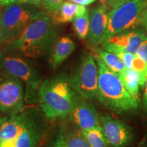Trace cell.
<instances>
[{
    "label": "cell",
    "instance_id": "1",
    "mask_svg": "<svg viewBox=\"0 0 147 147\" xmlns=\"http://www.w3.org/2000/svg\"><path fill=\"white\" fill-rule=\"evenodd\" d=\"M47 12L32 21L15 38L5 42L0 51L25 58L36 59L50 53L58 40V29Z\"/></svg>",
    "mask_w": 147,
    "mask_h": 147
},
{
    "label": "cell",
    "instance_id": "2",
    "mask_svg": "<svg viewBox=\"0 0 147 147\" xmlns=\"http://www.w3.org/2000/svg\"><path fill=\"white\" fill-rule=\"evenodd\" d=\"M94 57L98 67L99 102L117 114L136 111L139 103L127 91L118 74L110 70L97 55Z\"/></svg>",
    "mask_w": 147,
    "mask_h": 147
},
{
    "label": "cell",
    "instance_id": "3",
    "mask_svg": "<svg viewBox=\"0 0 147 147\" xmlns=\"http://www.w3.org/2000/svg\"><path fill=\"white\" fill-rule=\"evenodd\" d=\"M76 94L67 77L58 76L46 79L38 93L42 112L50 120L68 118Z\"/></svg>",
    "mask_w": 147,
    "mask_h": 147
},
{
    "label": "cell",
    "instance_id": "4",
    "mask_svg": "<svg viewBox=\"0 0 147 147\" xmlns=\"http://www.w3.org/2000/svg\"><path fill=\"white\" fill-rule=\"evenodd\" d=\"M0 74L2 77L19 79L25 86V101L34 103L38 100L42 75L34 66L21 55L0 51Z\"/></svg>",
    "mask_w": 147,
    "mask_h": 147
},
{
    "label": "cell",
    "instance_id": "5",
    "mask_svg": "<svg viewBox=\"0 0 147 147\" xmlns=\"http://www.w3.org/2000/svg\"><path fill=\"white\" fill-rule=\"evenodd\" d=\"M46 12L39 7L23 3L3 7L1 10L3 45L17 36L27 25Z\"/></svg>",
    "mask_w": 147,
    "mask_h": 147
},
{
    "label": "cell",
    "instance_id": "6",
    "mask_svg": "<svg viewBox=\"0 0 147 147\" xmlns=\"http://www.w3.org/2000/svg\"><path fill=\"white\" fill-rule=\"evenodd\" d=\"M68 80L74 91L84 98L88 100L97 98L98 67L94 55L84 52Z\"/></svg>",
    "mask_w": 147,
    "mask_h": 147
},
{
    "label": "cell",
    "instance_id": "7",
    "mask_svg": "<svg viewBox=\"0 0 147 147\" xmlns=\"http://www.w3.org/2000/svg\"><path fill=\"white\" fill-rule=\"evenodd\" d=\"M146 8L147 0H129L118 8L110 10L107 28L102 44L119 33L138 26Z\"/></svg>",
    "mask_w": 147,
    "mask_h": 147
},
{
    "label": "cell",
    "instance_id": "8",
    "mask_svg": "<svg viewBox=\"0 0 147 147\" xmlns=\"http://www.w3.org/2000/svg\"><path fill=\"white\" fill-rule=\"evenodd\" d=\"M25 101V86L19 79L3 77L0 80V113L11 117L21 113Z\"/></svg>",
    "mask_w": 147,
    "mask_h": 147
},
{
    "label": "cell",
    "instance_id": "9",
    "mask_svg": "<svg viewBox=\"0 0 147 147\" xmlns=\"http://www.w3.org/2000/svg\"><path fill=\"white\" fill-rule=\"evenodd\" d=\"M101 127L109 147H129L135 134L131 127L109 114L100 115Z\"/></svg>",
    "mask_w": 147,
    "mask_h": 147
},
{
    "label": "cell",
    "instance_id": "10",
    "mask_svg": "<svg viewBox=\"0 0 147 147\" xmlns=\"http://www.w3.org/2000/svg\"><path fill=\"white\" fill-rule=\"evenodd\" d=\"M68 118L73 125L82 131L102 128L100 115L96 108L77 93Z\"/></svg>",
    "mask_w": 147,
    "mask_h": 147
},
{
    "label": "cell",
    "instance_id": "11",
    "mask_svg": "<svg viewBox=\"0 0 147 147\" xmlns=\"http://www.w3.org/2000/svg\"><path fill=\"white\" fill-rule=\"evenodd\" d=\"M108 8L103 1L94 7L90 14V25L87 42L92 48L102 45L107 28Z\"/></svg>",
    "mask_w": 147,
    "mask_h": 147
},
{
    "label": "cell",
    "instance_id": "12",
    "mask_svg": "<svg viewBox=\"0 0 147 147\" xmlns=\"http://www.w3.org/2000/svg\"><path fill=\"white\" fill-rule=\"evenodd\" d=\"M146 34V29L136 26L115 35L104 43L135 54Z\"/></svg>",
    "mask_w": 147,
    "mask_h": 147
},
{
    "label": "cell",
    "instance_id": "13",
    "mask_svg": "<svg viewBox=\"0 0 147 147\" xmlns=\"http://www.w3.org/2000/svg\"><path fill=\"white\" fill-rule=\"evenodd\" d=\"M34 113L25 129L16 140V147H38L45 137L46 127Z\"/></svg>",
    "mask_w": 147,
    "mask_h": 147
},
{
    "label": "cell",
    "instance_id": "14",
    "mask_svg": "<svg viewBox=\"0 0 147 147\" xmlns=\"http://www.w3.org/2000/svg\"><path fill=\"white\" fill-rule=\"evenodd\" d=\"M76 49V44L68 36H63L57 40L51 51L50 65L56 69L69 57Z\"/></svg>",
    "mask_w": 147,
    "mask_h": 147
},
{
    "label": "cell",
    "instance_id": "15",
    "mask_svg": "<svg viewBox=\"0 0 147 147\" xmlns=\"http://www.w3.org/2000/svg\"><path fill=\"white\" fill-rule=\"evenodd\" d=\"M87 11L88 9L84 5L64 1L57 12L50 16L53 23L57 25L73 21L76 16L83 15Z\"/></svg>",
    "mask_w": 147,
    "mask_h": 147
},
{
    "label": "cell",
    "instance_id": "16",
    "mask_svg": "<svg viewBox=\"0 0 147 147\" xmlns=\"http://www.w3.org/2000/svg\"><path fill=\"white\" fill-rule=\"evenodd\" d=\"M121 80L129 94L138 102H140L139 91L140 87V78L139 74L133 69H125L118 74Z\"/></svg>",
    "mask_w": 147,
    "mask_h": 147
},
{
    "label": "cell",
    "instance_id": "17",
    "mask_svg": "<svg viewBox=\"0 0 147 147\" xmlns=\"http://www.w3.org/2000/svg\"><path fill=\"white\" fill-rule=\"evenodd\" d=\"M62 129L67 147H90L81 129L74 125L70 127L62 125Z\"/></svg>",
    "mask_w": 147,
    "mask_h": 147
},
{
    "label": "cell",
    "instance_id": "18",
    "mask_svg": "<svg viewBox=\"0 0 147 147\" xmlns=\"http://www.w3.org/2000/svg\"><path fill=\"white\" fill-rule=\"evenodd\" d=\"M93 49L95 53V55L100 57L108 68L115 73L119 74L126 69L124 63L117 55L104 50L102 48L95 47L93 48Z\"/></svg>",
    "mask_w": 147,
    "mask_h": 147
},
{
    "label": "cell",
    "instance_id": "19",
    "mask_svg": "<svg viewBox=\"0 0 147 147\" xmlns=\"http://www.w3.org/2000/svg\"><path fill=\"white\" fill-rule=\"evenodd\" d=\"M90 15L89 10L83 15L76 16L73 21L74 30L80 40L87 39L89 31Z\"/></svg>",
    "mask_w": 147,
    "mask_h": 147
},
{
    "label": "cell",
    "instance_id": "20",
    "mask_svg": "<svg viewBox=\"0 0 147 147\" xmlns=\"http://www.w3.org/2000/svg\"><path fill=\"white\" fill-rule=\"evenodd\" d=\"M90 147H109L102 128L82 131Z\"/></svg>",
    "mask_w": 147,
    "mask_h": 147
},
{
    "label": "cell",
    "instance_id": "21",
    "mask_svg": "<svg viewBox=\"0 0 147 147\" xmlns=\"http://www.w3.org/2000/svg\"><path fill=\"white\" fill-rule=\"evenodd\" d=\"M132 69L139 74L140 78V87H144L147 76V63L135 55Z\"/></svg>",
    "mask_w": 147,
    "mask_h": 147
},
{
    "label": "cell",
    "instance_id": "22",
    "mask_svg": "<svg viewBox=\"0 0 147 147\" xmlns=\"http://www.w3.org/2000/svg\"><path fill=\"white\" fill-rule=\"evenodd\" d=\"M47 147H67L64 140L62 126H61L57 131H56L54 136L49 142Z\"/></svg>",
    "mask_w": 147,
    "mask_h": 147
},
{
    "label": "cell",
    "instance_id": "23",
    "mask_svg": "<svg viewBox=\"0 0 147 147\" xmlns=\"http://www.w3.org/2000/svg\"><path fill=\"white\" fill-rule=\"evenodd\" d=\"M63 2L64 0H46L43 10L49 14H53L57 12Z\"/></svg>",
    "mask_w": 147,
    "mask_h": 147
},
{
    "label": "cell",
    "instance_id": "24",
    "mask_svg": "<svg viewBox=\"0 0 147 147\" xmlns=\"http://www.w3.org/2000/svg\"><path fill=\"white\" fill-rule=\"evenodd\" d=\"M135 55L147 63V34L145 36L144 39L143 40L141 45H140Z\"/></svg>",
    "mask_w": 147,
    "mask_h": 147
},
{
    "label": "cell",
    "instance_id": "25",
    "mask_svg": "<svg viewBox=\"0 0 147 147\" xmlns=\"http://www.w3.org/2000/svg\"><path fill=\"white\" fill-rule=\"evenodd\" d=\"M107 5L108 10H111L113 9L121 6L124 3L127 2L129 0H104Z\"/></svg>",
    "mask_w": 147,
    "mask_h": 147
},
{
    "label": "cell",
    "instance_id": "26",
    "mask_svg": "<svg viewBox=\"0 0 147 147\" xmlns=\"http://www.w3.org/2000/svg\"><path fill=\"white\" fill-rule=\"evenodd\" d=\"M45 1L46 0H22V3L35 5V6L39 7V8L43 9Z\"/></svg>",
    "mask_w": 147,
    "mask_h": 147
},
{
    "label": "cell",
    "instance_id": "27",
    "mask_svg": "<svg viewBox=\"0 0 147 147\" xmlns=\"http://www.w3.org/2000/svg\"><path fill=\"white\" fill-rule=\"evenodd\" d=\"M0 147H16L15 140L0 141Z\"/></svg>",
    "mask_w": 147,
    "mask_h": 147
},
{
    "label": "cell",
    "instance_id": "28",
    "mask_svg": "<svg viewBox=\"0 0 147 147\" xmlns=\"http://www.w3.org/2000/svg\"><path fill=\"white\" fill-rule=\"evenodd\" d=\"M22 3V0H0V7H5L16 3Z\"/></svg>",
    "mask_w": 147,
    "mask_h": 147
},
{
    "label": "cell",
    "instance_id": "29",
    "mask_svg": "<svg viewBox=\"0 0 147 147\" xmlns=\"http://www.w3.org/2000/svg\"><path fill=\"white\" fill-rule=\"evenodd\" d=\"M67 1H71V2L76 3V4L86 6V5L91 4L92 3H93L96 0H67Z\"/></svg>",
    "mask_w": 147,
    "mask_h": 147
},
{
    "label": "cell",
    "instance_id": "30",
    "mask_svg": "<svg viewBox=\"0 0 147 147\" xmlns=\"http://www.w3.org/2000/svg\"><path fill=\"white\" fill-rule=\"evenodd\" d=\"M138 26H142L146 29L147 31V8L143 13L142 17L140 18V21L139 22Z\"/></svg>",
    "mask_w": 147,
    "mask_h": 147
},
{
    "label": "cell",
    "instance_id": "31",
    "mask_svg": "<svg viewBox=\"0 0 147 147\" xmlns=\"http://www.w3.org/2000/svg\"><path fill=\"white\" fill-rule=\"evenodd\" d=\"M143 102H144V108L145 113L147 115V76L146 82H145L144 85V96H143Z\"/></svg>",
    "mask_w": 147,
    "mask_h": 147
},
{
    "label": "cell",
    "instance_id": "32",
    "mask_svg": "<svg viewBox=\"0 0 147 147\" xmlns=\"http://www.w3.org/2000/svg\"><path fill=\"white\" fill-rule=\"evenodd\" d=\"M3 45V32H2V25H1V11H0V49Z\"/></svg>",
    "mask_w": 147,
    "mask_h": 147
},
{
    "label": "cell",
    "instance_id": "33",
    "mask_svg": "<svg viewBox=\"0 0 147 147\" xmlns=\"http://www.w3.org/2000/svg\"><path fill=\"white\" fill-rule=\"evenodd\" d=\"M138 147H147L146 141H145V140L143 141V142H142V143H140V144Z\"/></svg>",
    "mask_w": 147,
    "mask_h": 147
},
{
    "label": "cell",
    "instance_id": "34",
    "mask_svg": "<svg viewBox=\"0 0 147 147\" xmlns=\"http://www.w3.org/2000/svg\"><path fill=\"white\" fill-rule=\"evenodd\" d=\"M4 119H5V117H3V115L0 113V125H1V123H2L3 121H4Z\"/></svg>",
    "mask_w": 147,
    "mask_h": 147
},
{
    "label": "cell",
    "instance_id": "35",
    "mask_svg": "<svg viewBox=\"0 0 147 147\" xmlns=\"http://www.w3.org/2000/svg\"><path fill=\"white\" fill-rule=\"evenodd\" d=\"M1 78H0V80H1Z\"/></svg>",
    "mask_w": 147,
    "mask_h": 147
}]
</instances>
